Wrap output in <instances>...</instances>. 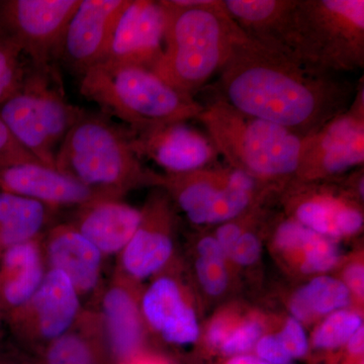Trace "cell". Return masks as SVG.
Instances as JSON below:
<instances>
[{
    "label": "cell",
    "instance_id": "24",
    "mask_svg": "<svg viewBox=\"0 0 364 364\" xmlns=\"http://www.w3.org/2000/svg\"><path fill=\"white\" fill-rule=\"evenodd\" d=\"M46 364H105V348L97 316L85 309L77 324L44 350Z\"/></svg>",
    "mask_w": 364,
    "mask_h": 364
},
{
    "label": "cell",
    "instance_id": "34",
    "mask_svg": "<svg viewBox=\"0 0 364 364\" xmlns=\"http://www.w3.org/2000/svg\"><path fill=\"white\" fill-rule=\"evenodd\" d=\"M261 244L257 235L249 231L245 227L240 238L235 244L230 258H232L237 264L242 267H248L254 264L259 258Z\"/></svg>",
    "mask_w": 364,
    "mask_h": 364
},
{
    "label": "cell",
    "instance_id": "27",
    "mask_svg": "<svg viewBox=\"0 0 364 364\" xmlns=\"http://www.w3.org/2000/svg\"><path fill=\"white\" fill-rule=\"evenodd\" d=\"M21 54L18 46L0 36V105L18 90L25 79Z\"/></svg>",
    "mask_w": 364,
    "mask_h": 364
},
{
    "label": "cell",
    "instance_id": "18",
    "mask_svg": "<svg viewBox=\"0 0 364 364\" xmlns=\"http://www.w3.org/2000/svg\"><path fill=\"white\" fill-rule=\"evenodd\" d=\"M133 147L139 156L148 158L167 174L186 173L214 166L220 156L212 139L189 126L188 122L133 134Z\"/></svg>",
    "mask_w": 364,
    "mask_h": 364
},
{
    "label": "cell",
    "instance_id": "7",
    "mask_svg": "<svg viewBox=\"0 0 364 364\" xmlns=\"http://www.w3.org/2000/svg\"><path fill=\"white\" fill-rule=\"evenodd\" d=\"M85 112L67 100L53 67L33 66L18 90L0 105V119L33 156L56 168L60 147Z\"/></svg>",
    "mask_w": 364,
    "mask_h": 364
},
{
    "label": "cell",
    "instance_id": "8",
    "mask_svg": "<svg viewBox=\"0 0 364 364\" xmlns=\"http://www.w3.org/2000/svg\"><path fill=\"white\" fill-rule=\"evenodd\" d=\"M159 188L196 225L223 224L264 198V186L240 170L210 166L178 174H162Z\"/></svg>",
    "mask_w": 364,
    "mask_h": 364
},
{
    "label": "cell",
    "instance_id": "33",
    "mask_svg": "<svg viewBox=\"0 0 364 364\" xmlns=\"http://www.w3.org/2000/svg\"><path fill=\"white\" fill-rule=\"evenodd\" d=\"M289 358H303L308 352L309 342L305 330L296 318H287L282 331L277 334Z\"/></svg>",
    "mask_w": 364,
    "mask_h": 364
},
{
    "label": "cell",
    "instance_id": "15",
    "mask_svg": "<svg viewBox=\"0 0 364 364\" xmlns=\"http://www.w3.org/2000/svg\"><path fill=\"white\" fill-rule=\"evenodd\" d=\"M167 23L168 9L163 0H130L117 21L104 61L153 70L164 51Z\"/></svg>",
    "mask_w": 364,
    "mask_h": 364
},
{
    "label": "cell",
    "instance_id": "40",
    "mask_svg": "<svg viewBox=\"0 0 364 364\" xmlns=\"http://www.w3.org/2000/svg\"><path fill=\"white\" fill-rule=\"evenodd\" d=\"M349 353L353 356H360L363 354L364 349V330L363 327L359 328L358 331L354 333L346 343Z\"/></svg>",
    "mask_w": 364,
    "mask_h": 364
},
{
    "label": "cell",
    "instance_id": "22",
    "mask_svg": "<svg viewBox=\"0 0 364 364\" xmlns=\"http://www.w3.org/2000/svg\"><path fill=\"white\" fill-rule=\"evenodd\" d=\"M42 238L14 246L0 255V310L6 320L32 298L45 279L48 268Z\"/></svg>",
    "mask_w": 364,
    "mask_h": 364
},
{
    "label": "cell",
    "instance_id": "36",
    "mask_svg": "<svg viewBox=\"0 0 364 364\" xmlns=\"http://www.w3.org/2000/svg\"><path fill=\"white\" fill-rule=\"evenodd\" d=\"M236 323V321H235V318L231 315L222 314V315L218 316L213 321L210 327H208L207 334L208 343L215 349H220V347L224 343L228 335L232 331Z\"/></svg>",
    "mask_w": 364,
    "mask_h": 364
},
{
    "label": "cell",
    "instance_id": "41",
    "mask_svg": "<svg viewBox=\"0 0 364 364\" xmlns=\"http://www.w3.org/2000/svg\"><path fill=\"white\" fill-rule=\"evenodd\" d=\"M228 364H270L261 360L258 358L249 355L234 356ZM291 364V363H289Z\"/></svg>",
    "mask_w": 364,
    "mask_h": 364
},
{
    "label": "cell",
    "instance_id": "39",
    "mask_svg": "<svg viewBox=\"0 0 364 364\" xmlns=\"http://www.w3.org/2000/svg\"><path fill=\"white\" fill-rule=\"evenodd\" d=\"M2 338H0V364H33L20 358L11 344L2 341Z\"/></svg>",
    "mask_w": 364,
    "mask_h": 364
},
{
    "label": "cell",
    "instance_id": "9",
    "mask_svg": "<svg viewBox=\"0 0 364 364\" xmlns=\"http://www.w3.org/2000/svg\"><path fill=\"white\" fill-rule=\"evenodd\" d=\"M364 163V83L356 85L346 111L304 136L294 178L325 181L343 176Z\"/></svg>",
    "mask_w": 364,
    "mask_h": 364
},
{
    "label": "cell",
    "instance_id": "12",
    "mask_svg": "<svg viewBox=\"0 0 364 364\" xmlns=\"http://www.w3.org/2000/svg\"><path fill=\"white\" fill-rule=\"evenodd\" d=\"M173 207L164 189L158 188L151 193L141 208L138 229L117 257L114 274L139 287L168 267L174 254Z\"/></svg>",
    "mask_w": 364,
    "mask_h": 364
},
{
    "label": "cell",
    "instance_id": "28",
    "mask_svg": "<svg viewBox=\"0 0 364 364\" xmlns=\"http://www.w3.org/2000/svg\"><path fill=\"white\" fill-rule=\"evenodd\" d=\"M339 257V248L334 239L318 235L301 253L299 268L306 274L326 272L338 263Z\"/></svg>",
    "mask_w": 364,
    "mask_h": 364
},
{
    "label": "cell",
    "instance_id": "20",
    "mask_svg": "<svg viewBox=\"0 0 364 364\" xmlns=\"http://www.w3.org/2000/svg\"><path fill=\"white\" fill-rule=\"evenodd\" d=\"M0 191L25 196L58 212L107 198L56 168L40 162L23 163L0 170Z\"/></svg>",
    "mask_w": 364,
    "mask_h": 364
},
{
    "label": "cell",
    "instance_id": "2",
    "mask_svg": "<svg viewBox=\"0 0 364 364\" xmlns=\"http://www.w3.org/2000/svg\"><path fill=\"white\" fill-rule=\"evenodd\" d=\"M168 9L164 51L153 71L195 97L222 70L242 32L224 0H163Z\"/></svg>",
    "mask_w": 364,
    "mask_h": 364
},
{
    "label": "cell",
    "instance_id": "3",
    "mask_svg": "<svg viewBox=\"0 0 364 364\" xmlns=\"http://www.w3.org/2000/svg\"><path fill=\"white\" fill-rule=\"evenodd\" d=\"M55 167L86 188L122 200L143 186L159 188L162 174L142 163L133 147V133L105 112L85 111L67 134Z\"/></svg>",
    "mask_w": 364,
    "mask_h": 364
},
{
    "label": "cell",
    "instance_id": "17",
    "mask_svg": "<svg viewBox=\"0 0 364 364\" xmlns=\"http://www.w3.org/2000/svg\"><path fill=\"white\" fill-rule=\"evenodd\" d=\"M48 269L70 280L85 309H91L104 289L107 258L70 223L53 225L42 238Z\"/></svg>",
    "mask_w": 364,
    "mask_h": 364
},
{
    "label": "cell",
    "instance_id": "43",
    "mask_svg": "<svg viewBox=\"0 0 364 364\" xmlns=\"http://www.w3.org/2000/svg\"><path fill=\"white\" fill-rule=\"evenodd\" d=\"M6 318H4V314H2L1 310H0V338H1V337H4V331H6Z\"/></svg>",
    "mask_w": 364,
    "mask_h": 364
},
{
    "label": "cell",
    "instance_id": "5",
    "mask_svg": "<svg viewBox=\"0 0 364 364\" xmlns=\"http://www.w3.org/2000/svg\"><path fill=\"white\" fill-rule=\"evenodd\" d=\"M279 54L339 74L364 67V0H293Z\"/></svg>",
    "mask_w": 364,
    "mask_h": 364
},
{
    "label": "cell",
    "instance_id": "10",
    "mask_svg": "<svg viewBox=\"0 0 364 364\" xmlns=\"http://www.w3.org/2000/svg\"><path fill=\"white\" fill-rule=\"evenodd\" d=\"M85 309L68 277L48 269L32 298L6 318V329L21 346L44 352L77 324Z\"/></svg>",
    "mask_w": 364,
    "mask_h": 364
},
{
    "label": "cell",
    "instance_id": "11",
    "mask_svg": "<svg viewBox=\"0 0 364 364\" xmlns=\"http://www.w3.org/2000/svg\"><path fill=\"white\" fill-rule=\"evenodd\" d=\"M81 0L0 1V36L18 46L33 66L49 68Z\"/></svg>",
    "mask_w": 364,
    "mask_h": 364
},
{
    "label": "cell",
    "instance_id": "23",
    "mask_svg": "<svg viewBox=\"0 0 364 364\" xmlns=\"http://www.w3.org/2000/svg\"><path fill=\"white\" fill-rule=\"evenodd\" d=\"M56 210L25 196L0 191V255L7 249L42 238Z\"/></svg>",
    "mask_w": 364,
    "mask_h": 364
},
{
    "label": "cell",
    "instance_id": "35",
    "mask_svg": "<svg viewBox=\"0 0 364 364\" xmlns=\"http://www.w3.org/2000/svg\"><path fill=\"white\" fill-rule=\"evenodd\" d=\"M256 353L258 358L270 364H289L291 361L277 334L261 337L256 343Z\"/></svg>",
    "mask_w": 364,
    "mask_h": 364
},
{
    "label": "cell",
    "instance_id": "32",
    "mask_svg": "<svg viewBox=\"0 0 364 364\" xmlns=\"http://www.w3.org/2000/svg\"><path fill=\"white\" fill-rule=\"evenodd\" d=\"M30 162L40 161L16 141L0 119V170Z\"/></svg>",
    "mask_w": 364,
    "mask_h": 364
},
{
    "label": "cell",
    "instance_id": "16",
    "mask_svg": "<svg viewBox=\"0 0 364 364\" xmlns=\"http://www.w3.org/2000/svg\"><path fill=\"white\" fill-rule=\"evenodd\" d=\"M107 353L127 364L142 349L146 330L140 309V289L112 273L92 308Z\"/></svg>",
    "mask_w": 364,
    "mask_h": 364
},
{
    "label": "cell",
    "instance_id": "30",
    "mask_svg": "<svg viewBox=\"0 0 364 364\" xmlns=\"http://www.w3.org/2000/svg\"><path fill=\"white\" fill-rule=\"evenodd\" d=\"M262 332V323L257 318H247L243 322L236 323L219 350L224 355L233 356V358L244 355L246 352L255 346L258 340L261 338Z\"/></svg>",
    "mask_w": 364,
    "mask_h": 364
},
{
    "label": "cell",
    "instance_id": "31",
    "mask_svg": "<svg viewBox=\"0 0 364 364\" xmlns=\"http://www.w3.org/2000/svg\"><path fill=\"white\" fill-rule=\"evenodd\" d=\"M198 282L210 296H220L226 291L228 277L226 260L200 257L196 261Z\"/></svg>",
    "mask_w": 364,
    "mask_h": 364
},
{
    "label": "cell",
    "instance_id": "19",
    "mask_svg": "<svg viewBox=\"0 0 364 364\" xmlns=\"http://www.w3.org/2000/svg\"><path fill=\"white\" fill-rule=\"evenodd\" d=\"M140 309L146 330L176 346L195 343L200 325L181 280L160 273L140 293Z\"/></svg>",
    "mask_w": 364,
    "mask_h": 364
},
{
    "label": "cell",
    "instance_id": "4",
    "mask_svg": "<svg viewBox=\"0 0 364 364\" xmlns=\"http://www.w3.org/2000/svg\"><path fill=\"white\" fill-rule=\"evenodd\" d=\"M198 121L232 168L274 188L294 178L304 136L243 114L219 97L203 105Z\"/></svg>",
    "mask_w": 364,
    "mask_h": 364
},
{
    "label": "cell",
    "instance_id": "38",
    "mask_svg": "<svg viewBox=\"0 0 364 364\" xmlns=\"http://www.w3.org/2000/svg\"><path fill=\"white\" fill-rule=\"evenodd\" d=\"M196 247H198L196 250H198L200 257L226 260V254L224 253L214 236L203 237L198 241Z\"/></svg>",
    "mask_w": 364,
    "mask_h": 364
},
{
    "label": "cell",
    "instance_id": "29",
    "mask_svg": "<svg viewBox=\"0 0 364 364\" xmlns=\"http://www.w3.org/2000/svg\"><path fill=\"white\" fill-rule=\"evenodd\" d=\"M318 236V234L312 230L289 218L277 225L273 241L280 252L287 255H301Z\"/></svg>",
    "mask_w": 364,
    "mask_h": 364
},
{
    "label": "cell",
    "instance_id": "25",
    "mask_svg": "<svg viewBox=\"0 0 364 364\" xmlns=\"http://www.w3.org/2000/svg\"><path fill=\"white\" fill-rule=\"evenodd\" d=\"M350 296L342 280L318 275L294 294L289 308L299 322H308L318 316L344 310L350 303Z\"/></svg>",
    "mask_w": 364,
    "mask_h": 364
},
{
    "label": "cell",
    "instance_id": "6",
    "mask_svg": "<svg viewBox=\"0 0 364 364\" xmlns=\"http://www.w3.org/2000/svg\"><path fill=\"white\" fill-rule=\"evenodd\" d=\"M80 92L133 134L198 119L203 105L145 67L100 62L81 77Z\"/></svg>",
    "mask_w": 364,
    "mask_h": 364
},
{
    "label": "cell",
    "instance_id": "42",
    "mask_svg": "<svg viewBox=\"0 0 364 364\" xmlns=\"http://www.w3.org/2000/svg\"><path fill=\"white\" fill-rule=\"evenodd\" d=\"M127 364H167L160 359L154 358H148V356H136V358L132 359Z\"/></svg>",
    "mask_w": 364,
    "mask_h": 364
},
{
    "label": "cell",
    "instance_id": "37",
    "mask_svg": "<svg viewBox=\"0 0 364 364\" xmlns=\"http://www.w3.org/2000/svg\"><path fill=\"white\" fill-rule=\"evenodd\" d=\"M343 282L350 293L359 299L364 294V268L363 263H351L346 267L343 274Z\"/></svg>",
    "mask_w": 364,
    "mask_h": 364
},
{
    "label": "cell",
    "instance_id": "1",
    "mask_svg": "<svg viewBox=\"0 0 364 364\" xmlns=\"http://www.w3.org/2000/svg\"><path fill=\"white\" fill-rule=\"evenodd\" d=\"M215 90L217 97L243 114L305 136L346 111L356 86L268 50L241 32Z\"/></svg>",
    "mask_w": 364,
    "mask_h": 364
},
{
    "label": "cell",
    "instance_id": "21",
    "mask_svg": "<svg viewBox=\"0 0 364 364\" xmlns=\"http://www.w3.org/2000/svg\"><path fill=\"white\" fill-rule=\"evenodd\" d=\"M142 218L141 210L117 198H105L74 210L69 223L105 258L119 256Z\"/></svg>",
    "mask_w": 364,
    "mask_h": 364
},
{
    "label": "cell",
    "instance_id": "26",
    "mask_svg": "<svg viewBox=\"0 0 364 364\" xmlns=\"http://www.w3.org/2000/svg\"><path fill=\"white\" fill-rule=\"evenodd\" d=\"M363 326L361 316L352 311L340 310L330 314L314 333V346L325 350L338 348L346 344Z\"/></svg>",
    "mask_w": 364,
    "mask_h": 364
},
{
    "label": "cell",
    "instance_id": "14",
    "mask_svg": "<svg viewBox=\"0 0 364 364\" xmlns=\"http://www.w3.org/2000/svg\"><path fill=\"white\" fill-rule=\"evenodd\" d=\"M130 0H81L59 46L57 58L82 77L104 61L117 21Z\"/></svg>",
    "mask_w": 364,
    "mask_h": 364
},
{
    "label": "cell",
    "instance_id": "13",
    "mask_svg": "<svg viewBox=\"0 0 364 364\" xmlns=\"http://www.w3.org/2000/svg\"><path fill=\"white\" fill-rule=\"evenodd\" d=\"M282 189L284 205L294 220L318 235L336 239L353 236L363 227L360 202L334 179H291Z\"/></svg>",
    "mask_w": 364,
    "mask_h": 364
}]
</instances>
